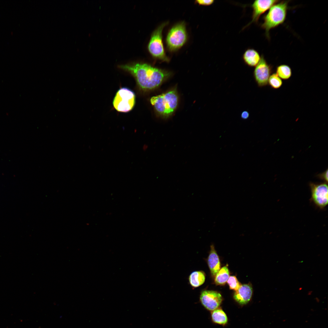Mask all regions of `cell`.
Here are the masks:
<instances>
[{
	"label": "cell",
	"instance_id": "1",
	"mask_svg": "<svg viewBox=\"0 0 328 328\" xmlns=\"http://www.w3.org/2000/svg\"><path fill=\"white\" fill-rule=\"evenodd\" d=\"M120 67L132 75L139 86L144 90L157 87L169 75L168 72L146 63L126 64L120 66Z\"/></svg>",
	"mask_w": 328,
	"mask_h": 328
},
{
	"label": "cell",
	"instance_id": "2",
	"mask_svg": "<svg viewBox=\"0 0 328 328\" xmlns=\"http://www.w3.org/2000/svg\"><path fill=\"white\" fill-rule=\"evenodd\" d=\"M272 5L263 18L261 27L265 30V35L269 38V31L282 24L285 20L289 1H283Z\"/></svg>",
	"mask_w": 328,
	"mask_h": 328
},
{
	"label": "cell",
	"instance_id": "3",
	"mask_svg": "<svg viewBox=\"0 0 328 328\" xmlns=\"http://www.w3.org/2000/svg\"><path fill=\"white\" fill-rule=\"evenodd\" d=\"M178 97L176 91L172 90L152 97L150 102L157 112L166 117L171 115L177 107Z\"/></svg>",
	"mask_w": 328,
	"mask_h": 328
},
{
	"label": "cell",
	"instance_id": "4",
	"mask_svg": "<svg viewBox=\"0 0 328 328\" xmlns=\"http://www.w3.org/2000/svg\"><path fill=\"white\" fill-rule=\"evenodd\" d=\"M135 96L134 92L127 88H122L118 90L114 99L113 104L118 111L126 112L133 108L135 103Z\"/></svg>",
	"mask_w": 328,
	"mask_h": 328
},
{
	"label": "cell",
	"instance_id": "5",
	"mask_svg": "<svg viewBox=\"0 0 328 328\" xmlns=\"http://www.w3.org/2000/svg\"><path fill=\"white\" fill-rule=\"evenodd\" d=\"M187 34L185 24L180 22L173 26L167 35L166 41L168 49L171 51L182 47L187 40Z\"/></svg>",
	"mask_w": 328,
	"mask_h": 328
},
{
	"label": "cell",
	"instance_id": "6",
	"mask_svg": "<svg viewBox=\"0 0 328 328\" xmlns=\"http://www.w3.org/2000/svg\"><path fill=\"white\" fill-rule=\"evenodd\" d=\"M167 22L162 23L153 32L148 45V50L151 54L155 58L168 61L165 53L162 42V31Z\"/></svg>",
	"mask_w": 328,
	"mask_h": 328
},
{
	"label": "cell",
	"instance_id": "7",
	"mask_svg": "<svg viewBox=\"0 0 328 328\" xmlns=\"http://www.w3.org/2000/svg\"><path fill=\"white\" fill-rule=\"evenodd\" d=\"M311 197L310 201L320 209H323L328 203L327 183H309Z\"/></svg>",
	"mask_w": 328,
	"mask_h": 328
},
{
	"label": "cell",
	"instance_id": "8",
	"mask_svg": "<svg viewBox=\"0 0 328 328\" xmlns=\"http://www.w3.org/2000/svg\"><path fill=\"white\" fill-rule=\"evenodd\" d=\"M261 56L259 62L254 70L253 76L258 87H262L268 85L269 78L272 72V67L268 63L263 55Z\"/></svg>",
	"mask_w": 328,
	"mask_h": 328
},
{
	"label": "cell",
	"instance_id": "9",
	"mask_svg": "<svg viewBox=\"0 0 328 328\" xmlns=\"http://www.w3.org/2000/svg\"><path fill=\"white\" fill-rule=\"evenodd\" d=\"M200 300L206 309L213 311L218 308L222 301V298L221 295L217 291L204 290L201 293Z\"/></svg>",
	"mask_w": 328,
	"mask_h": 328
},
{
	"label": "cell",
	"instance_id": "10",
	"mask_svg": "<svg viewBox=\"0 0 328 328\" xmlns=\"http://www.w3.org/2000/svg\"><path fill=\"white\" fill-rule=\"evenodd\" d=\"M280 1L276 0H256L251 5L253 12L251 21L247 27L253 23H257L261 15Z\"/></svg>",
	"mask_w": 328,
	"mask_h": 328
},
{
	"label": "cell",
	"instance_id": "11",
	"mask_svg": "<svg viewBox=\"0 0 328 328\" xmlns=\"http://www.w3.org/2000/svg\"><path fill=\"white\" fill-rule=\"evenodd\" d=\"M252 292V288L250 284L241 285L234 293V298L240 304H245L250 300Z\"/></svg>",
	"mask_w": 328,
	"mask_h": 328
},
{
	"label": "cell",
	"instance_id": "12",
	"mask_svg": "<svg viewBox=\"0 0 328 328\" xmlns=\"http://www.w3.org/2000/svg\"><path fill=\"white\" fill-rule=\"evenodd\" d=\"M207 262L211 275L215 276L220 270V265L219 257L213 245L210 246Z\"/></svg>",
	"mask_w": 328,
	"mask_h": 328
},
{
	"label": "cell",
	"instance_id": "13",
	"mask_svg": "<svg viewBox=\"0 0 328 328\" xmlns=\"http://www.w3.org/2000/svg\"><path fill=\"white\" fill-rule=\"evenodd\" d=\"M261 57L258 52L251 48L246 50L242 56L244 63L250 67H255L259 62Z\"/></svg>",
	"mask_w": 328,
	"mask_h": 328
},
{
	"label": "cell",
	"instance_id": "14",
	"mask_svg": "<svg viewBox=\"0 0 328 328\" xmlns=\"http://www.w3.org/2000/svg\"><path fill=\"white\" fill-rule=\"evenodd\" d=\"M188 280L191 286L194 288L198 287L203 284L205 280V274L201 271H195L190 274Z\"/></svg>",
	"mask_w": 328,
	"mask_h": 328
},
{
	"label": "cell",
	"instance_id": "15",
	"mask_svg": "<svg viewBox=\"0 0 328 328\" xmlns=\"http://www.w3.org/2000/svg\"><path fill=\"white\" fill-rule=\"evenodd\" d=\"M229 277V272L227 266L222 267L215 276L214 281L216 284L223 285L227 282Z\"/></svg>",
	"mask_w": 328,
	"mask_h": 328
},
{
	"label": "cell",
	"instance_id": "16",
	"mask_svg": "<svg viewBox=\"0 0 328 328\" xmlns=\"http://www.w3.org/2000/svg\"><path fill=\"white\" fill-rule=\"evenodd\" d=\"M276 73L281 79L284 80L289 79L292 76V70L291 67L288 65L281 64L277 66Z\"/></svg>",
	"mask_w": 328,
	"mask_h": 328
},
{
	"label": "cell",
	"instance_id": "17",
	"mask_svg": "<svg viewBox=\"0 0 328 328\" xmlns=\"http://www.w3.org/2000/svg\"><path fill=\"white\" fill-rule=\"evenodd\" d=\"M211 317L214 322L219 324L225 325L227 321L226 314L221 309L217 308L213 311Z\"/></svg>",
	"mask_w": 328,
	"mask_h": 328
},
{
	"label": "cell",
	"instance_id": "18",
	"mask_svg": "<svg viewBox=\"0 0 328 328\" xmlns=\"http://www.w3.org/2000/svg\"><path fill=\"white\" fill-rule=\"evenodd\" d=\"M283 82L282 79L276 73H274L270 76L268 81V84L272 88L277 89L282 86Z\"/></svg>",
	"mask_w": 328,
	"mask_h": 328
},
{
	"label": "cell",
	"instance_id": "19",
	"mask_svg": "<svg viewBox=\"0 0 328 328\" xmlns=\"http://www.w3.org/2000/svg\"><path fill=\"white\" fill-rule=\"evenodd\" d=\"M227 282L229 285L230 289L235 291L238 289L241 285L238 281L236 277L234 276H230Z\"/></svg>",
	"mask_w": 328,
	"mask_h": 328
},
{
	"label": "cell",
	"instance_id": "20",
	"mask_svg": "<svg viewBox=\"0 0 328 328\" xmlns=\"http://www.w3.org/2000/svg\"><path fill=\"white\" fill-rule=\"evenodd\" d=\"M316 176L319 179L323 180L325 182H328V169L323 173L317 175Z\"/></svg>",
	"mask_w": 328,
	"mask_h": 328
},
{
	"label": "cell",
	"instance_id": "21",
	"mask_svg": "<svg viewBox=\"0 0 328 328\" xmlns=\"http://www.w3.org/2000/svg\"><path fill=\"white\" fill-rule=\"evenodd\" d=\"M214 0H197L196 1V2L200 5H209L212 4L214 2Z\"/></svg>",
	"mask_w": 328,
	"mask_h": 328
},
{
	"label": "cell",
	"instance_id": "22",
	"mask_svg": "<svg viewBox=\"0 0 328 328\" xmlns=\"http://www.w3.org/2000/svg\"><path fill=\"white\" fill-rule=\"evenodd\" d=\"M249 116V112L247 111H244L241 113V117L243 119H248Z\"/></svg>",
	"mask_w": 328,
	"mask_h": 328
},
{
	"label": "cell",
	"instance_id": "23",
	"mask_svg": "<svg viewBox=\"0 0 328 328\" xmlns=\"http://www.w3.org/2000/svg\"></svg>",
	"mask_w": 328,
	"mask_h": 328
}]
</instances>
